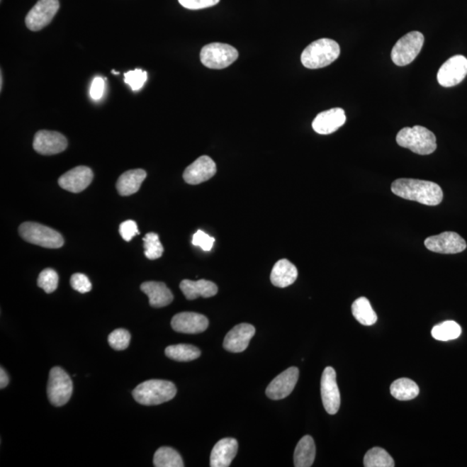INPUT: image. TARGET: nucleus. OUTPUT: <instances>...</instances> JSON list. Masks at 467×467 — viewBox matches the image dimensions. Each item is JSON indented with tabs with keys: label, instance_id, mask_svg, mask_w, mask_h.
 <instances>
[{
	"label": "nucleus",
	"instance_id": "nucleus-1",
	"mask_svg": "<svg viewBox=\"0 0 467 467\" xmlns=\"http://www.w3.org/2000/svg\"><path fill=\"white\" fill-rule=\"evenodd\" d=\"M391 191L400 198L429 206H437L443 200L441 186L425 180L398 179L392 183Z\"/></svg>",
	"mask_w": 467,
	"mask_h": 467
},
{
	"label": "nucleus",
	"instance_id": "nucleus-2",
	"mask_svg": "<svg viewBox=\"0 0 467 467\" xmlns=\"http://www.w3.org/2000/svg\"><path fill=\"white\" fill-rule=\"evenodd\" d=\"M176 388L166 380H148L140 383L133 391L135 401L145 406L159 405L175 398Z\"/></svg>",
	"mask_w": 467,
	"mask_h": 467
},
{
	"label": "nucleus",
	"instance_id": "nucleus-3",
	"mask_svg": "<svg viewBox=\"0 0 467 467\" xmlns=\"http://www.w3.org/2000/svg\"><path fill=\"white\" fill-rule=\"evenodd\" d=\"M340 47L332 39L321 38L312 43L301 54V62L305 68H325L339 58Z\"/></svg>",
	"mask_w": 467,
	"mask_h": 467
},
{
	"label": "nucleus",
	"instance_id": "nucleus-4",
	"mask_svg": "<svg viewBox=\"0 0 467 467\" xmlns=\"http://www.w3.org/2000/svg\"><path fill=\"white\" fill-rule=\"evenodd\" d=\"M400 147L410 149L419 155H429L437 150V137L429 129L422 125L404 128L396 135Z\"/></svg>",
	"mask_w": 467,
	"mask_h": 467
},
{
	"label": "nucleus",
	"instance_id": "nucleus-5",
	"mask_svg": "<svg viewBox=\"0 0 467 467\" xmlns=\"http://www.w3.org/2000/svg\"><path fill=\"white\" fill-rule=\"evenodd\" d=\"M18 232L23 240L43 248L60 249L64 244V239L60 233L40 223H23L19 226Z\"/></svg>",
	"mask_w": 467,
	"mask_h": 467
},
{
	"label": "nucleus",
	"instance_id": "nucleus-6",
	"mask_svg": "<svg viewBox=\"0 0 467 467\" xmlns=\"http://www.w3.org/2000/svg\"><path fill=\"white\" fill-rule=\"evenodd\" d=\"M73 393L72 378L64 368L54 367L50 372L47 394L50 403L56 407H62L68 403Z\"/></svg>",
	"mask_w": 467,
	"mask_h": 467
},
{
	"label": "nucleus",
	"instance_id": "nucleus-7",
	"mask_svg": "<svg viewBox=\"0 0 467 467\" xmlns=\"http://www.w3.org/2000/svg\"><path fill=\"white\" fill-rule=\"evenodd\" d=\"M239 54L233 46L221 43L207 45L200 52V60L207 68L222 69L237 61Z\"/></svg>",
	"mask_w": 467,
	"mask_h": 467
},
{
	"label": "nucleus",
	"instance_id": "nucleus-8",
	"mask_svg": "<svg viewBox=\"0 0 467 467\" xmlns=\"http://www.w3.org/2000/svg\"><path fill=\"white\" fill-rule=\"evenodd\" d=\"M423 44V34L420 31H411L396 42L392 49V61L398 66L410 64L421 52Z\"/></svg>",
	"mask_w": 467,
	"mask_h": 467
},
{
	"label": "nucleus",
	"instance_id": "nucleus-9",
	"mask_svg": "<svg viewBox=\"0 0 467 467\" xmlns=\"http://www.w3.org/2000/svg\"><path fill=\"white\" fill-rule=\"evenodd\" d=\"M60 8L58 0H38L26 18L27 28L33 31L44 29L53 21Z\"/></svg>",
	"mask_w": 467,
	"mask_h": 467
},
{
	"label": "nucleus",
	"instance_id": "nucleus-10",
	"mask_svg": "<svg viewBox=\"0 0 467 467\" xmlns=\"http://www.w3.org/2000/svg\"><path fill=\"white\" fill-rule=\"evenodd\" d=\"M467 74V59L461 55L451 57L439 68L437 80L442 87L460 84Z\"/></svg>",
	"mask_w": 467,
	"mask_h": 467
},
{
	"label": "nucleus",
	"instance_id": "nucleus-11",
	"mask_svg": "<svg viewBox=\"0 0 467 467\" xmlns=\"http://www.w3.org/2000/svg\"><path fill=\"white\" fill-rule=\"evenodd\" d=\"M321 398L325 410L330 415L337 413L340 407V392L337 383V374L334 368H325L321 378Z\"/></svg>",
	"mask_w": 467,
	"mask_h": 467
},
{
	"label": "nucleus",
	"instance_id": "nucleus-12",
	"mask_svg": "<svg viewBox=\"0 0 467 467\" xmlns=\"http://www.w3.org/2000/svg\"><path fill=\"white\" fill-rule=\"evenodd\" d=\"M426 248L432 252L439 254H458L466 249V242L460 235L455 232H444L427 238Z\"/></svg>",
	"mask_w": 467,
	"mask_h": 467
},
{
	"label": "nucleus",
	"instance_id": "nucleus-13",
	"mask_svg": "<svg viewBox=\"0 0 467 467\" xmlns=\"http://www.w3.org/2000/svg\"><path fill=\"white\" fill-rule=\"evenodd\" d=\"M67 147H68V140L60 133L41 130L35 135L33 148L39 154H58L65 151Z\"/></svg>",
	"mask_w": 467,
	"mask_h": 467
},
{
	"label": "nucleus",
	"instance_id": "nucleus-14",
	"mask_svg": "<svg viewBox=\"0 0 467 467\" xmlns=\"http://www.w3.org/2000/svg\"><path fill=\"white\" fill-rule=\"evenodd\" d=\"M299 379V370L296 367H291L281 373L272 382L269 383L266 390L268 398L272 400H281L292 393L293 388Z\"/></svg>",
	"mask_w": 467,
	"mask_h": 467
},
{
	"label": "nucleus",
	"instance_id": "nucleus-15",
	"mask_svg": "<svg viewBox=\"0 0 467 467\" xmlns=\"http://www.w3.org/2000/svg\"><path fill=\"white\" fill-rule=\"evenodd\" d=\"M93 179L94 174L91 169L81 166L73 168L62 175L58 179V184L62 189L73 193H79L89 187Z\"/></svg>",
	"mask_w": 467,
	"mask_h": 467
},
{
	"label": "nucleus",
	"instance_id": "nucleus-16",
	"mask_svg": "<svg viewBox=\"0 0 467 467\" xmlns=\"http://www.w3.org/2000/svg\"><path fill=\"white\" fill-rule=\"evenodd\" d=\"M209 320L205 315L197 313L184 312L176 314L171 320V327L176 332L197 334L206 331Z\"/></svg>",
	"mask_w": 467,
	"mask_h": 467
},
{
	"label": "nucleus",
	"instance_id": "nucleus-17",
	"mask_svg": "<svg viewBox=\"0 0 467 467\" xmlns=\"http://www.w3.org/2000/svg\"><path fill=\"white\" fill-rule=\"evenodd\" d=\"M217 174V166L209 156H201L190 164L184 172V179L189 184H199Z\"/></svg>",
	"mask_w": 467,
	"mask_h": 467
},
{
	"label": "nucleus",
	"instance_id": "nucleus-18",
	"mask_svg": "<svg viewBox=\"0 0 467 467\" xmlns=\"http://www.w3.org/2000/svg\"><path fill=\"white\" fill-rule=\"evenodd\" d=\"M256 334V328L252 325L240 324L230 331L223 341V347L230 352H242L248 348L250 340Z\"/></svg>",
	"mask_w": 467,
	"mask_h": 467
},
{
	"label": "nucleus",
	"instance_id": "nucleus-19",
	"mask_svg": "<svg viewBox=\"0 0 467 467\" xmlns=\"http://www.w3.org/2000/svg\"><path fill=\"white\" fill-rule=\"evenodd\" d=\"M347 121L344 109L332 108L321 112L313 121V130L320 135H327L339 130Z\"/></svg>",
	"mask_w": 467,
	"mask_h": 467
},
{
	"label": "nucleus",
	"instance_id": "nucleus-20",
	"mask_svg": "<svg viewBox=\"0 0 467 467\" xmlns=\"http://www.w3.org/2000/svg\"><path fill=\"white\" fill-rule=\"evenodd\" d=\"M238 451V442L233 438H225L215 445L210 454L211 467H227L232 463Z\"/></svg>",
	"mask_w": 467,
	"mask_h": 467
},
{
	"label": "nucleus",
	"instance_id": "nucleus-21",
	"mask_svg": "<svg viewBox=\"0 0 467 467\" xmlns=\"http://www.w3.org/2000/svg\"><path fill=\"white\" fill-rule=\"evenodd\" d=\"M141 291L149 298V303L152 308L167 307L174 300V294L163 282L147 281L140 286Z\"/></svg>",
	"mask_w": 467,
	"mask_h": 467
},
{
	"label": "nucleus",
	"instance_id": "nucleus-22",
	"mask_svg": "<svg viewBox=\"0 0 467 467\" xmlns=\"http://www.w3.org/2000/svg\"><path fill=\"white\" fill-rule=\"evenodd\" d=\"M179 286L184 296L189 300L198 299L199 297H213L218 292V286L214 282L206 280H184Z\"/></svg>",
	"mask_w": 467,
	"mask_h": 467
},
{
	"label": "nucleus",
	"instance_id": "nucleus-23",
	"mask_svg": "<svg viewBox=\"0 0 467 467\" xmlns=\"http://www.w3.org/2000/svg\"><path fill=\"white\" fill-rule=\"evenodd\" d=\"M298 277V270L296 266L286 259H282L276 262L271 272L270 280L277 288H284L296 282Z\"/></svg>",
	"mask_w": 467,
	"mask_h": 467
},
{
	"label": "nucleus",
	"instance_id": "nucleus-24",
	"mask_svg": "<svg viewBox=\"0 0 467 467\" xmlns=\"http://www.w3.org/2000/svg\"><path fill=\"white\" fill-rule=\"evenodd\" d=\"M146 178L147 172L142 169L125 171L118 179L116 189L120 196H131L138 192Z\"/></svg>",
	"mask_w": 467,
	"mask_h": 467
},
{
	"label": "nucleus",
	"instance_id": "nucleus-25",
	"mask_svg": "<svg viewBox=\"0 0 467 467\" xmlns=\"http://www.w3.org/2000/svg\"><path fill=\"white\" fill-rule=\"evenodd\" d=\"M316 446L313 439L310 435H305L300 439L294 451V466L310 467L315 460Z\"/></svg>",
	"mask_w": 467,
	"mask_h": 467
},
{
	"label": "nucleus",
	"instance_id": "nucleus-26",
	"mask_svg": "<svg viewBox=\"0 0 467 467\" xmlns=\"http://www.w3.org/2000/svg\"><path fill=\"white\" fill-rule=\"evenodd\" d=\"M352 314L355 319L364 325H373L378 321V315L371 308L370 301L365 297L359 298L353 302Z\"/></svg>",
	"mask_w": 467,
	"mask_h": 467
},
{
	"label": "nucleus",
	"instance_id": "nucleus-27",
	"mask_svg": "<svg viewBox=\"0 0 467 467\" xmlns=\"http://www.w3.org/2000/svg\"><path fill=\"white\" fill-rule=\"evenodd\" d=\"M420 388L414 381L407 378L395 380L390 386V393L399 401H410L417 398Z\"/></svg>",
	"mask_w": 467,
	"mask_h": 467
},
{
	"label": "nucleus",
	"instance_id": "nucleus-28",
	"mask_svg": "<svg viewBox=\"0 0 467 467\" xmlns=\"http://www.w3.org/2000/svg\"><path fill=\"white\" fill-rule=\"evenodd\" d=\"M166 355L169 359L178 361V362H190L199 358L201 351L199 349L191 344L170 345L166 349Z\"/></svg>",
	"mask_w": 467,
	"mask_h": 467
},
{
	"label": "nucleus",
	"instance_id": "nucleus-29",
	"mask_svg": "<svg viewBox=\"0 0 467 467\" xmlns=\"http://www.w3.org/2000/svg\"><path fill=\"white\" fill-rule=\"evenodd\" d=\"M156 467H183L182 457L174 449L163 446L156 451L154 458Z\"/></svg>",
	"mask_w": 467,
	"mask_h": 467
},
{
	"label": "nucleus",
	"instance_id": "nucleus-30",
	"mask_svg": "<svg viewBox=\"0 0 467 467\" xmlns=\"http://www.w3.org/2000/svg\"><path fill=\"white\" fill-rule=\"evenodd\" d=\"M364 465L365 467H393L395 461L386 450L374 447L365 454Z\"/></svg>",
	"mask_w": 467,
	"mask_h": 467
},
{
	"label": "nucleus",
	"instance_id": "nucleus-31",
	"mask_svg": "<svg viewBox=\"0 0 467 467\" xmlns=\"http://www.w3.org/2000/svg\"><path fill=\"white\" fill-rule=\"evenodd\" d=\"M460 325L454 321H445L435 325L432 330V336L439 341H449L458 339L461 334Z\"/></svg>",
	"mask_w": 467,
	"mask_h": 467
},
{
	"label": "nucleus",
	"instance_id": "nucleus-32",
	"mask_svg": "<svg viewBox=\"0 0 467 467\" xmlns=\"http://www.w3.org/2000/svg\"><path fill=\"white\" fill-rule=\"evenodd\" d=\"M145 256L149 260H157L162 257L164 247L161 244L159 235L156 233H147L143 239Z\"/></svg>",
	"mask_w": 467,
	"mask_h": 467
},
{
	"label": "nucleus",
	"instance_id": "nucleus-33",
	"mask_svg": "<svg viewBox=\"0 0 467 467\" xmlns=\"http://www.w3.org/2000/svg\"><path fill=\"white\" fill-rule=\"evenodd\" d=\"M58 282V274L56 271L52 269L43 270L38 278V286L47 293L56 291Z\"/></svg>",
	"mask_w": 467,
	"mask_h": 467
},
{
	"label": "nucleus",
	"instance_id": "nucleus-34",
	"mask_svg": "<svg viewBox=\"0 0 467 467\" xmlns=\"http://www.w3.org/2000/svg\"><path fill=\"white\" fill-rule=\"evenodd\" d=\"M131 335L127 330L117 329L110 333L108 343L113 350L123 351L130 344Z\"/></svg>",
	"mask_w": 467,
	"mask_h": 467
},
{
	"label": "nucleus",
	"instance_id": "nucleus-35",
	"mask_svg": "<svg viewBox=\"0 0 467 467\" xmlns=\"http://www.w3.org/2000/svg\"><path fill=\"white\" fill-rule=\"evenodd\" d=\"M125 82L130 86L133 91H137L141 88H143L145 82L147 80V73L140 69L130 70L124 74Z\"/></svg>",
	"mask_w": 467,
	"mask_h": 467
},
{
	"label": "nucleus",
	"instance_id": "nucleus-36",
	"mask_svg": "<svg viewBox=\"0 0 467 467\" xmlns=\"http://www.w3.org/2000/svg\"><path fill=\"white\" fill-rule=\"evenodd\" d=\"M70 285L76 291L86 293L91 291L92 284L89 278L82 274H74L70 278Z\"/></svg>",
	"mask_w": 467,
	"mask_h": 467
},
{
	"label": "nucleus",
	"instance_id": "nucleus-37",
	"mask_svg": "<svg viewBox=\"0 0 467 467\" xmlns=\"http://www.w3.org/2000/svg\"><path fill=\"white\" fill-rule=\"evenodd\" d=\"M215 238L202 230H198L192 237V244L200 247L203 250L210 251L213 248Z\"/></svg>",
	"mask_w": 467,
	"mask_h": 467
},
{
	"label": "nucleus",
	"instance_id": "nucleus-38",
	"mask_svg": "<svg viewBox=\"0 0 467 467\" xmlns=\"http://www.w3.org/2000/svg\"><path fill=\"white\" fill-rule=\"evenodd\" d=\"M179 2L186 9L201 10L218 5L220 0H179Z\"/></svg>",
	"mask_w": 467,
	"mask_h": 467
},
{
	"label": "nucleus",
	"instance_id": "nucleus-39",
	"mask_svg": "<svg viewBox=\"0 0 467 467\" xmlns=\"http://www.w3.org/2000/svg\"><path fill=\"white\" fill-rule=\"evenodd\" d=\"M120 234L125 242H130L136 235H140L138 226L133 220H128L120 225Z\"/></svg>",
	"mask_w": 467,
	"mask_h": 467
},
{
	"label": "nucleus",
	"instance_id": "nucleus-40",
	"mask_svg": "<svg viewBox=\"0 0 467 467\" xmlns=\"http://www.w3.org/2000/svg\"><path fill=\"white\" fill-rule=\"evenodd\" d=\"M104 80L101 77H96L94 79L91 85V89H90V96L93 98L94 100H100L103 96L104 92Z\"/></svg>",
	"mask_w": 467,
	"mask_h": 467
},
{
	"label": "nucleus",
	"instance_id": "nucleus-41",
	"mask_svg": "<svg viewBox=\"0 0 467 467\" xmlns=\"http://www.w3.org/2000/svg\"><path fill=\"white\" fill-rule=\"evenodd\" d=\"M10 378L3 368H0V388H5L9 384Z\"/></svg>",
	"mask_w": 467,
	"mask_h": 467
},
{
	"label": "nucleus",
	"instance_id": "nucleus-42",
	"mask_svg": "<svg viewBox=\"0 0 467 467\" xmlns=\"http://www.w3.org/2000/svg\"><path fill=\"white\" fill-rule=\"evenodd\" d=\"M2 89H3V74L1 72V74H0V89L2 90Z\"/></svg>",
	"mask_w": 467,
	"mask_h": 467
},
{
	"label": "nucleus",
	"instance_id": "nucleus-43",
	"mask_svg": "<svg viewBox=\"0 0 467 467\" xmlns=\"http://www.w3.org/2000/svg\"><path fill=\"white\" fill-rule=\"evenodd\" d=\"M112 73L113 74H119V72H115V70H112Z\"/></svg>",
	"mask_w": 467,
	"mask_h": 467
}]
</instances>
